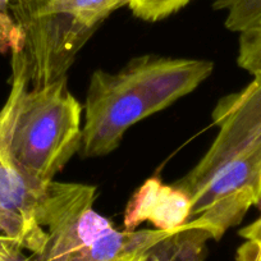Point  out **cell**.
Listing matches in <instances>:
<instances>
[{"label":"cell","mask_w":261,"mask_h":261,"mask_svg":"<svg viewBox=\"0 0 261 261\" xmlns=\"http://www.w3.org/2000/svg\"><path fill=\"white\" fill-rule=\"evenodd\" d=\"M82 105L67 77L42 87H29L19 102L11 149L23 174L45 187L65 167L82 141Z\"/></svg>","instance_id":"obj_3"},{"label":"cell","mask_w":261,"mask_h":261,"mask_svg":"<svg viewBox=\"0 0 261 261\" xmlns=\"http://www.w3.org/2000/svg\"><path fill=\"white\" fill-rule=\"evenodd\" d=\"M190 2L191 0H129L128 7L137 18L156 22L178 12Z\"/></svg>","instance_id":"obj_11"},{"label":"cell","mask_w":261,"mask_h":261,"mask_svg":"<svg viewBox=\"0 0 261 261\" xmlns=\"http://www.w3.org/2000/svg\"><path fill=\"white\" fill-rule=\"evenodd\" d=\"M187 224L160 245L162 261H202L206 242L212 236L204 228Z\"/></svg>","instance_id":"obj_8"},{"label":"cell","mask_w":261,"mask_h":261,"mask_svg":"<svg viewBox=\"0 0 261 261\" xmlns=\"http://www.w3.org/2000/svg\"><path fill=\"white\" fill-rule=\"evenodd\" d=\"M246 241L237 251V261H261V215L240 230Z\"/></svg>","instance_id":"obj_12"},{"label":"cell","mask_w":261,"mask_h":261,"mask_svg":"<svg viewBox=\"0 0 261 261\" xmlns=\"http://www.w3.org/2000/svg\"><path fill=\"white\" fill-rule=\"evenodd\" d=\"M163 242H164V241H163ZM162 243H159L156 247H154L151 251L145 253L141 257L136 258L135 261H162V251H160V245H162Z\"/></svg>","instance_id":"obj_14"},{"label":"cell","mask_w":261,"mask_h":261,"mask_svg":"<svg viewBox=\"0 0 261 261\" xmlns=\"http://www.w3.org/2000/svg\"><path fill=\"white\" fill-rule=\"evenodd\" d=\"M237 63L252 76L261 72V26L241 32Z\"/></svg>","instance_id":"obj_10"},{"label":"cell","mask_w":261,"mask_h":261,"mask_svg":"<svg viewBox=\"0 0 261 261\" xmlns=\"http://www.w3.org/2000/svg\"><path fill=\"white\" fill-rule=\"evenodd\" d=\"M215 11H227L225 27L233 32L261 26V0H215Z\"/></svg>","instance_id":"obj_9"},{"label":"cell","mask_w":261,"mask_h":261,"mask_svg":"<svg viewBox=\"0 0 261 261\" xmlns=\"http://www.w3.org/2000/svg\"><path fill=\"white\" fill-rule=\"evenodd\" d=\"M11 0H0V12H8V6Z\"/></svg>","instance_id":"obj_15"},{"label":"cell","mask_w":261,"mask_h":261,"mask_svg":"<svg viewBox=\"0 0 261 261\" xmlns=\"http://www.w3.org/2000/svg\"><path fill=\"white\" fill-rule=\"evenodd\" d=\"M190 210L191 199L185 191L149 178L127 204L124 229L136 230L141 223L149 222L155 229L175 232L187 225Z\"/></svg>","instance_id":"obj_7"},{"label":"cell","mask_w":261,"mask_h":261,"mask_svg":"<svg viewBox=\"0 0 261 261\" xmlns=\"http://www.w3.org/2000/svg\"><path fill=\"white\" fill-rule=\"evenodd\" d=\"M24 248L13 238L0 233V261H34L24 253Z\"/></svg>","instance_id":"obj_13"},{"label":"cell","mask_w":261,"mask_h":261,"mask_svg":"<svg viewBox=\"0 0 261 261\" xmlns=\"http://www.w3.org/2000/svg\"><path fill=\"white\" fill-rule=\"evenodd\" d=\"M96 187L51 180L40 197L39 220L46 230L34 261H135L174 233L119 230L94 209Z\"/></svg>","instance_id":"obj_2"},{"label":"cell","mask_w":261,"mask_h":261,"mask_svg":"<svg viewBox=\"0 0 261 261\" xmlns=\"http://www.w3.org/2000/svg\"><path fill=\"white\" fill-rule=\"evenodd\" d=\"M213 71L210 60L156 55L134 58L117 73L95 71L85 102L81 156L114 151L130 125L192 92Z\"/></svg>","instance_id":"obj_1"},{"label":"cell","mask_w":261,"mask_h":261,"mask_svg":"<svg viewBox=\"0 0 261 261\" xmlns=\"http://www.w3.org/2000/svg\"><path fill=\"white\" fill-rule=\"evenodd\" d=\"M29 87L26 60L21 49H14L11 89L0 109V233L16 240L24 250L36 256L46 241V230L39 220L40 197L44 187H36L23 174L11 149L19 102Z\"/></svg>","instance_id":"obj_4"},{"label":"cell","mask_w":261,"mask_h":261,"mask_svg":"<svg viewBox=\"0 0 261 261\" xmlns=\"http://www.w3.org/2000/svg\"><path fill=\"white\" fill-rule=\"evenodd\" d=\"M213 123L219 128L206 154L175 187L192 195L218 167L252 144L261 135V72L241 91L219 100L213 110Z\"/></svg>","instance_id":"obj_6"},{"label":"cell","mask_w":261,"mask_h":261,"mask_svg":"<svg viewBox=\"0 0 261 261\" xmlns=\"http://www.w3.org/2000/svg\"><path fill=\"white\" fill-rule=\"evenodd\" d=\"M188 222L220 240L261 205V135L218 167L192 195Z\"/></svg>","instance_id":"obj_5"}]
</instances>
